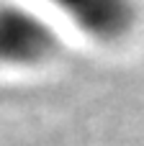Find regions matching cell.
Segmentation results:
<instances>
[{
    "mask_svg": "<svg viewBox=\"0 0 144 146\" xmlns=\"http://www.w3.org/2000/svg\"><path fill=\"white\" fill-rule=\"evenodd\" d=\"M59 46L62 41L46 18L18 3H0V64L39 67L52 62Z\"/></svg>",
    "mask_w": 144,
    "mask_h": 146,
    "instance_id": "cell-1",
    "label": "cell"
},
{
    "mask_svg": "<svg viewBox=\"0 0 144 146\" xmlns=\"http://www.w3.org/2000/svg\"><path fill=\"white\" fill-rule=\"evenodd\" d=\"M98 41H119L137 23L134 0H46Z\"/></svg>",
    "mask_w": 144,
    "mask_h": 146,
    "instance_id": "cell-2",
    "label": "cell"
}]
</instances>
